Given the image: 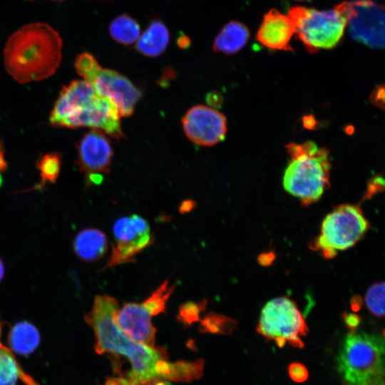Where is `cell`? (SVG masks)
I'll return each instance as SVG.
<instances>
[{
	"instance_id": "6da1fadb",
	"label": "cell",
	"mask_w": 385,
	"mask_h": 385,
	"mask_svg": "<svg viewBox=\"0 0 385 385\" xmlns=\"http://www.w3.org/2000/svg\"><path fill=\"white\" fill-rule=\"evenodd\" d=\"M118 301L108 295H96L86 322L93 329L98 354L108 353L124 357L131 370L123 376L128 385H145L160 379L173 380L175 363L167 360L165 351L139 344L128 337L118 326L115 316Z\"/></svg>"
},
{
	"instance_id": "7a4b0ae2",
	"label": "cell",
	"mask_w": 385,
	"mask_h": 385,
	"mask_svg": "<svg viewBox=\"0 0 385 385\" xmlns=\"http://www.w3.org/2000/svg\"><path fill=\"white\" fill-rule=\"evenodd\" d=\"M8 73L19 83L40 81L52 76L62 58V39L46 23L22 26L8 39L4 51Z\"/></svg>"
},
{
	"instance_id": "3957f363",
	"label": "cell",
	"mask_w": 385,
	"mask_h": 385,
	"mask_svg": "<svg viewBox=\"0 0 385 385\" xmlns=\"http://www.w3.org/2000/svg\"><path fill=\"white\" fill-rule=\"evenodd\" d=\"M117 108L99 95L91 83L75 80L63 87L50 115L56 127H87L117 140L124 137Z\"/></svg>"
},
{
	"instance_id": "277c9868",
	"label": "cell",
	"mask_w": 385,
	"mask_h": 385,
	"mask_svg": "<svg viewBox=\"0 0 385 385\" xmlns=\"http://www.w3.org/2000/svg\"><path fill=\"white\" fill-rule=\"evenodd\" d=\"M286 149L290 160L283 175V187L303 206H309L317 202L330 186L329 150L312 141L289 143Z\"/></svg>"
},
{
	"instance_id": "5b68a950",
	"label": "cell",
	"mask_w": 385,
	"mask_h": 385,
	"mask_svg": "<svg viewBox=\"0 0 385 385\" xmlns=\"http://www.w3.org/2000/svg\"><path fill=\"white\" fill-rule=\"evenodd\" d=\"M337 364L344 385H385V332H349Z\"/></svg>"
},
{
	"instance_id": "8992f818",
	"label": "cell",
	"mask_w": 385,
	"mask_h": 385,
	"mask_svg": "<svg viewBox=\"0 0 385 385\" xmlns=\"http://www.w3.org/2000/svg\"><path fill=\"white\" fill-rule=\"evenodd\" d=\"M350 2H342L334 8L318 11L304 6L289 9L295 34L311 53L334 48L341 40L347 25Z\"/></svg>"
},
{
	"instance_id": "52a82bcc",
	"label": "cell",
	"mask_w": 385,
	"mask_h": 385,
	"mask_svg": "<svg viewBox=\"0 0 385 385\" xmlns=\"http://www.w3.org/2000/svg\"><path fill=\"white\" fill-rule=\"evenodd\" d=\"M369 227V222L359 205H338L323 220L320 233L310 247L319 252L324 258L332 259L338 252L353 247Z\"/></svg>"
},
{
	"instance_id": "ba28073f",
	"label": "cell",
	"mask_w": 385,
	"mask_h": 385,
	"mask_svg": "<svg viewBox=\"0 0 385 385\" xmlns=\"http://www.w3.org/2000/svg\"><path fill=\"white\" fill-rule=\"evenodd\" d=\"M257 331L279 347L286 344L304 347L302 337L308 333L304 318L293 300L287 297L271 299L262 308Z\"/></svg>"
},
{
	"instance_id": "9c48e42d",
	"label": "cell",
	"mask_w": 385,
	"mask_h": 385,
	"mask_svg": "<svg viewBox=\"0 0 385 385\" xmlns=\"http://www.w3.org/2000/svg\"><path fill=\"white\" fill-rule=\"evenodd\" d=\"M115 243L111 256L102 270L136 262L135 255L149 247L154 241L148 221L134 214L118 219L113 228Z\"/></svg>"
},
{
	"instance_id": "30bf717a",
	"label": "cell",
	"mask_w": 385,
	"mask_h": 385,
	"mask_svg": "<svg viewBox=\"0 0 385 385\" xmlns=\"http://www.w3.org/2000/svg\"><path fill=\"white\" fill-rule=\"evenodd\" d=\"M347 24L355 40L369 46L385 48V6L371 0L350 2Z\"/></svg>"
},
{
	"instance_id": "8fae6325",
	"label": "cell",
	"mask_w": 385,
	"mask_h": 385,
	"mask_svg": "<svg viewBox=\"0 0 385 385\" xmlns=\"http://www.w3.org/2000/svg\"><path fill=\"white\" fill-rule=\"evenodd\" d=\"M182 124L188 138L202 146L218 143L227 133L225 115L215 108L204 105L190 108L183 116Z\"/></svg>"
},
{
	"instance_id": "7c38bea8",
	"label": "cell",
	"mask_w": 385,
	"mask_h": 385,
	"mask_svg": "<svg viewBox=\"0 0 385 385\" xmlns=\"http://www.w3.org/2000/svg\"><path fill=\"white\" fill-rule=\"evenodd\" d=\"M88 82L117 108L120 117L131 115L142 96L141 91L126 76L109 68L101 67Z\"/></svg>"
},
{
	"instance_id": "4fadbf2b",
	"label": "cell",
	"mask_w": 385,
	"mask_h": 385,
	"mask_svg": "<svg viewBox=\"0 0 385 385\" xmlns=\"http://www.w3.org/2000/svg\"><path fill=\"white\" fill-rule=\"evenodd\" d=\"M79 170L88 175L109 173L113 157V148L106 134L92 129L86 133L77 144Z\"/></svg>"
},
{
	"instance_id": "5bb4252c",
	"label": "cell",
	"mask_w": 385,
	"mask_h": 385,
	"mask_svg": "<svg viewBox=\"0 0 385 385\" xmlns=\"http://www.w3.org/2000/svg\"><path fill=\"white\" fill-rule=\"evenodd\" d=\"M151 317L142 304L128 302L118 309L115 321L120 329L131 339L155 347L156 329L151 322Z\"/></svg>"
},
{
	"instance_id": "9a60e30c",
	"label": "cell",
	"mask_w": 385,
	"mask_h": 385,
	"mask_svg": "<svg viewBox=\"0 0 385 385\" xmlns=\"http://www.w3.org/2000/svg\"><path fill=\"white\" fill-rule=\"evenodd\" d=\"M294 34V24L289 16L272 9L264 16L257 38L270 49L292 51L290 41Z\"/></svg>"
},
{
	"instance_id": "2e32d148",
	"label": "cell",
	"mask_w": 385,
	"mask_h": 385,
	"mask_svg": "<svg viewBox=\"0 0 385 385\" xmlns=\"http://www.w3.org/2000/svg\"><path fill=\"white\" fill-rule=\"evenodd\" d=\"M76 255L86 262H93L101 259L108 250V239L106 234L95 227L81 230L75 237L73 243Z\"/></svg>"
},
{
	"instance_id": "e0dca14e",
	"label": "cell",
	"mask_w": 385,
	"mask_h": 385,
	"mask_svg": "<svg viewBox=\"0 0 385 385\" xmlns=\"http://www.w3.org/2000/svg\"><path fill=\"white\" fill-rule=\"evenodd\" d=\"M169 31L160 20L152 21L136 41L135 48L141 54L148 57L161 55L168 47Z\"/></svg>"
},
{
	"instance_id": "ac0fdd59",
	"label": "cell",
	"mask_w": 385,
	"mask_h": 385,
	"mask_svg": "<svg viewBox=\"0 0 385 385\" xmlns=\"http://www.w3.org/2000/svg\"><path fill=\"white\" fill-rule=\"evenodd\" d=\"M249 36V30L244 24L231 21L216 36L213 49L225 54L235 53L245 46Z\"/></svg>"
},
{
	"instance_id": "d6986e66",
	"label": "cell",
	"mask_w": 385,
	"mask_h": 385,
	"mask_svg": "<svg viewBox=\"0 0 385 385\" xmlns=\"http://www.w3.org/2000/svg\"><path fill=\"white\" fill-rule=\"evenodd\" d=\"M19 380L39 385L22 369L12 350L0 342V385H16Z\"/></svg>"
},
{
	"instance_id": "ffe728a7",
	"label": "cell",
	"mask_w": 385,
	"mask_h": 385,
	"mask_svg": "<svg viewBox=\"0 0 385 385\" xmlns=\"http://www.w3.org/2000/svg\"><path fill=\"white\" fill-rule=\"evenodd\" d=\"M8 339L11 350L21 354H28L38 346L40 335L32 324L20 322L11 329Z\"/></svg>"
},
{
	"instance_id": "44dd1931",
	"label": "cell",
	"mask_w": 385,
	"mask_h": 385,
	"mask_svg": "<svg viewBox=\"0 0 385 385\" xmlns=\"http://www.w3.org/2000/svg\"><path fill=\"white\" fill-rule=\"evenodd\" d=\"M140 31L139 23L125 14L116 16L109 25V34L112 38L123 45L135 43L140 36Z\"/></svg>"
},
{
	"instance_id": "7402d4cb",
	"label": "cell",
	"mask_w": 385,
	"mask_h": 385,
	"mask_svg": "<svg viewBox=\"0 0 385 385\" xmlns=\"http://www.w3.org/2000/svg\"><path fill=\"white\" fill-rule=\"evenodd\" d=\"M61 164V155L58 153H49L41 156L36 163L41 182L34 188L43 189L48 183H56L60 173Z\"/></svg>"
},
{
	"instance_id": "603a6c76",
	"label": "cell",
	"mask_w": 385,
	"mask_h": 385,
	"mask_svg": "<svg viewBox=\"0 0 385 385\" xmlns=\"http://www.w3.org/2000/svg\"><path fill=\"white\" fill-rule=\"evenodd\" d=\"M237 322L225 315L210 312L200 322V331L211 334L229 335L236 328Z\"/></svg>"
},
{
	"instance_id": "cb8c5ba5",
	"label": "cell",
	"mask_w": 385,
	"mask_h": 385,
	"mask_svg": "<svg viewBox=\"0 0 385 385\" xmlns=\"http://www.w3.org/2000/svg\"><path fill=\"white\" fill-rule=\"evenodd\" d=\"M175 287V284L169 287L166 279L142 303L152 317L165 312L166 303Z\"/></svg>"
},
{
	"instance_id": "d4e9b609",
	"label": "cell",
	"mask_w": 385,
	"mask_h": 385,
	"mask_svg": "<svg viewBox=\"0 0 385 385\" xmlns=\"http://www.w3.org/2000/svg\"><path fill=\"white\" fill-rule=\"evenodd\" d=\"M365 304L369 312L375 317H385V282L371 285L365 294Z\"/></svg>"
},
{
	"instance_id": "484cf974",
	"label": "cell",
	"mask_w": 385,
	"mask_h": 385,
	"mask_svg": "<svg viewBox=\"0 0 385 385\" xmlns=\"http://www.w3.org/2000/svg\"><path fill=\"white\" fill-rule=\"evenodd\" d=\"M101 67L96 58L88 52L79 54L75 60L77 73L86 81H89Z\"/></svg>"
},
{
	"instance_id": "4316f807",
	"label": "cell",
	"mask_w": 385,
	"mask_h": 385,
	"mask_svg": "<svg viewBox=\"0 0 385 385\" xmlns=\"http://www.w3.org/2000/svg\"><path fill=\"white\" fill-rule=\"evenodd\" d=\"M207 300L204 299L199 302L192 301L183 304L179 309L178 319L185 324H190L192 322L200 321V314L205 310Z\"/></svg>"
},
{
	"instance_id": "83f0119b",
	"label": "cell",
	"mask_w": 385,
	"mask_h": 385,
	"mask_svg": "<svg viewBox=\"0 0 385 385\" xmlns=\"http://www.w3.org/2000/svg\"><path fill=\"white\" fill-rule=\"evenodd\" d=\"M288 374L292 380L297 383L305 381L308 376V371L306 366L299 362H294L289 365Z\"/></svg>"
},
{
	"instance_id": "f1b7e54d",
	"label": "cell",
	"mask_w": 385,
	"mask_h": 385,
	"mask_svg": "<svg viewBox=\"0 0 385 385\" xmlns=\"http://www.w3.org/2000/svg\"><path fill=\"white\" fill-rule=\"evenodd\" d=\"M343 319L347 327L349 329V332L355 331L360 323L359 317L354 314L344 313Z\"/></svg>"
},
{
	"instance_id": "f546056e",
	"label": "cell",
	"mask_w": 385,
	"mask_h": 385,
	"mask_svg": "<svg viewBox=\"0 0 385 385\" xmlns=\"http://www.w3.org/2000/svg\"><path fill=\"white\" fill-rule=\"evenodd\" d=\"M195 202L192 200H185L182 202L179 207L180 213L184 214L190 212L195 207Z\"/></svg>"
},
{
	"instance_id": "4dcf8cb0",
	"label": "cell",
	"mask_w": 385,
	"mask_h": 385,
	"mask_svg": "<svg viewBox=\"0 0 385 385\" xmlns=\"http://www.w3.org/2000/svg\"><path fill=\"white\" fill-rule=\"evenodd\" d=\"M274 260L272 253H264L258 257L259 262L262 265H270Z\"/></svg>"
},
{
	"instance_id": "1f68e13d",
	"label": "cell",
	"mask_w": 385,
	"mask_h": 385,
	"mask_svg": "<svg viewBox=\"0 0 385 385\" xmlns=\"http://www.w3.org/2000/svg\"><path fill=\"white\" fill-rule=\"evenodd\" d=\"M7 168V164L4 158L3 145L0 144V172L4 171Z\"/></svg>"
},
{
	"instance_id": "d6a6232c",
	"label": "cell",
	"mask_w": 385,
	"mask_h": 385,
	"mask_svg": "<svg viewBox=\"0 0 385 385\" xmlns=\"http://www.w3.org/2000/svg\"><path fill=\"white\" fill-rule=\"evenodd\" d=\"M190 43V41L189 38L186 36H181L178 40V45L182 48H188Z\"/></svg>"
},
{
	"instance_id": "836d02e7",
	"label": "cell",
	"mask_w": 385,
	"mask_h": 385,
	"mask_svg": "<svg viewBox=\"0 0 385 385\" xmlns=\"http://www.w3.org/2000/svg\"><path fill=\"white\" fill-rule=\"evenodd\" d=\"M4 273H5L4 264L3 261H2V260L0 258V282L4 278Z\"/></svg>"
},
{
	"instance_id": "e575fe53",
	"label": "cell",
	"mask_w": 385,
	"mask_h": 385,
	"mask_svg": "<svg viewBox=\"0 0 385 385\" xmlns=\"http://www.w3.org/2000/svg\"><path fill=\"white\" fill-rule=\"evenodd\" d=\"M145 385H167L166 383L159 380V381H153V382H150L149 384H147Z\"/></svg>"
},
{
	"instance_id": "d590c367",
	"label": "cell",
	"mask_w": 385,
	"mask_h": 385,
	"mask_svg": "<svg viewBox=\"0 0 385 385\" xmlns=\"http://www.w3.org/2000/svg\"><path fill=\"white\" fill-rule=\"evenodd\" d=\"M4 324V322H3L0 317V337H1V331H2V329H3V326Z\"/></svg>"
},
{
	"instance_id": "8d00e7d4",
	"label": "cell",
	"mask_w": 385,
	"mask_h": 385,
	"mask_svg": "<svg viewBox=\"0 0 385 385\" xmlns=\"http://www.w3.org/2000/svg\"><path fill=\"white\" fill-rule=\"evenodd\" d=\"M0 185H1V178H0Z\"/></svg>"
},
{
	"instance_id": "74e56055",
	"label": "cell",
	"mask_w": 385,
	"mask_h": 385,
	"mask_svg": "<svg viewBox=\"0 0 385 385\" xmlns=\"http://www.w3.org/2000/svg\"><path fill=\"white\" fill-rule=\"evenodd\" d=\"M57 1H62V0H57Z\"/></svg>"
}]
</instances>
